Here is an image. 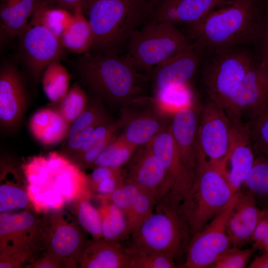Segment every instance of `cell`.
Masks as SVG:
<instances>
[{
	"label": "cell",
	"mask_w": 268,
	"mask_h": 268,
	"mask_svg": "<svg viewBox=\"0 0 268 268\" xmlns=\"http://www.w3.org/2000/svg\"><path fill=\"white\" fill-rule=\"evenodd\" d=\"M21 168L28 196L38 211L61 209L89 189L87 176L58 152L31 157Z\"/></svg>",
	"instance_id": "6da1fadb"
},
{
	"label": "cell",
	"mask_w": 268,
	"mask_h": 268,
	"mask_svg": "<svg viewBox=\"0 0 268 268\" xmlns=\"http://www.w3.org/2000/svg\"><path fill=\"white\" fill-rule=\"evenodd\" d=\"M77 73L93 97L109 105L123 107L142 96L149 80L126 55L89 51L78 61Z\"/></svg>",
	"instance_id": "7a4b0ae2"
},
{
	"label": "cell",
	"mask_w": 268,
	"mask_h": 268,
	"mask_svg": "<svg viewBox=\"0 0 268 268\" xmlns=\"http://www.w3.org/2000/svg\"><path fill=\"white\" fill-rule=\"evenodd\" d=\"M188 27L187 35L198 49L214 53L252 41L259 29L252 0H231Z\"/></svg>",
	"instance_id": "3957f363"
},
{
	"label": "cell",
	"mask_w": 268,
	"mask_h": 268,
	"mask_svg": "<svg viewBox=\"0 0 268 268\" xmlns=\"http://www.w3.org/2000/svg\"><path fill=\"white\" fill-rule=\"evenodd\" d=\"M84 10L93 33L89 51L106 55H119L131 33L149 16L142 0H86Z\"/></svg>",
	"instance_id": "277c9868"
},
{
	"label": "cell",
	"mask_w": 268,
	"mask_h": 268,
	"mask_svg": "<svg viewBox=\"0 0 268 268\" xmlns=\"http://www.w3.org/2000/svg\"><path fill=\"white\" fill-rule=\"evenodd\" d=\"M130 236L131 242L126 248L129 254L159 253L176 261L186 254L191 238L180 206L170 203L167 197L157 203L154 212Z\"/></svg>",
	"instance_id": "5b68a950"
},
{
	"label": "cell",
	"mask_w": 268,
	"mask_h": 268,
	"mask_svg": "<svg viewBox=\"0 0 268 268\" xmlns=\"http://www.w3.org/2000/svg\"><path fill=\"white\" fill-rule=\"evenodd\" d=\"M237 194L233 192L225 177L210 163L199 147L194 183L180 205L191 237L226 208Z\"/></svg>",
	"instance_id": "8992f818"
},
{
	"label": "cell",
	"mask_w": 268,
	"mask_h": 268,
	"mask_svg": "<svg viewBox=\"0 0 268 268\" xmlns=\"http://www.w3.org/2000/svg\"><path fill=\"white\" fill-rule=\"evenodd\" d=\"M86 241L81 228L61 209L45 212L30 236L34 254H48L63 266L75 268Z\"/></svg>",
	"instance_id": "52a82bcc"
},
{
	"label": "cell",
	"mask_w": 268,
	"mask_h": 268,
	"mask_svg": "<svg viewBox=\"0 0 268 268\" xmlns=\"http://www.w3.org/2000/svg\"><path fill=\"white\" fill-rule=\"evenodd\" d=\"M192 44L188 35L176 25L167 22H147L143 28L131 33L126 55L140 71L148 74Z\"/></svg>",
	"instance_id": "ba28073f"
},
{
	"label": "cell",
	"mask_w": 268,
	"mask_h": 268,
	"mask_svg": "<svg viewBox=\"0 0 268 268\" xmlns=\"http://www.w3.org/2000/svg\"><path fill=\"white\" fill-rule=\"evenodd\" d=\"M203 75L209 100L223 106L254 64L250 54L236 47L214 53Z\"/></svg>",
	"instance_id": "9c48e42d"
},
{
	"label": "cell",
	"mask_w": 268,
	"mask_h": 268,
	"mask_svg": "<svg viewBox=\"0 0 268 268\" xmlns=\"http://www.w3.org/2000/svg\"><path fill=\"white\" fill-rule=\"evenodd\" d=\"M167 115L154 98H136L123 107L119 120L121 130L119 135L137 147L146 145L169 126L166 122Z\"/></svg>",
	"instance_id": "30bf717a"
},
{
	"label": "cell",
	"mask_w": 268,
	"mask_h": 268,
	"mask_svg": "<svg viewBox=\"0 0 268 268\" xmlns=\"http://www.w3.org/2000/svg\"><path fill=\"white\" fill-rule=\"evenodd\" d=\"M198 141L208 161L226 178L230 121L224 109L209 99L201 113Z\"/></svg>",
	"instance_id": "8fae6325"
},
{
	"label": "cell",
	"mask_w": 268,
	"mask_h": 268,
	"mask_svg": "<svg viewBox=\"0 0 268 268\" xmlns=\"http://www.w3.org/2000/svg\"><path fill=\"white\" fill-rule=\"evenodd\" d=\"M237 195L226 208L191 237L182 268H209L222 254L232 246L226 226Z\"/></svg>",
	"instance_id": "7c38bea8"
},
{
	"label": "cell",
	"mask_w": 268,
	"mask_h": 268,
	"mask_svg": "<svg viewBox=\"0 0 268 268\" xmlns=\"http://www.w3.org/2000/svg\"><path fill=\"white\" fill-rule=\"evenodd\" d=\"M229 119L250 122L268 109V68L253 64L224 106Z\"/></svg>",
	"instance_id": "4fadbf2b"
},
{
	"label": "cell",
	"mask_w": 268,
	"mask_h": 268,
	"mask_svg": "<svg viewBox=\"0 0 268 268\" xmlns=\"http://www.w3.org/2000/svg\"><path fill=\"white\" fill-rule=\"evenodd\" d=\"M19 36L20 59L35 79H39L50 64L60 61L64 55L60 39L38 22L30 19Z\"/></svg>",
	"instance_id": "5bb4252c"
},
{
	"label": "cell",
	"mask_w": 268,
	"mask_h": 268,
	"mask_svg": "<svg viewBox=\"0 0 268 268\" xmlns=\"http://www.w3.org/2000/svg\"><path fill=\"white\" fill-rule=\"evenodd\" d=\"M162 162L169 181L167 197L172 204L180 206L190 191L196 172L182 161L170 134L169 126L158 133L146 144Z\"/></svg>",
	"instance_id": "9a60e30c"
},
{
	"label": "cell",
	"mask_w": 268,
	"mask_h": 268,
	"mask_svg": "<svg viewBox=\"0 0 268 268\" xmlns=\"http://www.w3.org/2000/svg\"><path fill=\"white\" fill-rule=\"evenodd\" d=\"M127 164L126 180L153 195L158 202L168 197L170 186L166 170L147 145L138 147Z\"/></svg>",
	"instance_id": "2e32d148"
},
{
	"label": "cell",
	"mask_w": 268,
	"mask_h": 268,
	"mask_svg": "<svg viewBox=\"0 0 268 268\" xmlns=\"http://www.w3.org/2000/svg\"><path fill=\"white\" fill-rule=\"evenodd\" d=\"M28 95L24 79L18 68L10 63L0 69V124L2 130H16L27 105Z\"/></svg>",
	"instance_id": "e0dca14e"
},
{
	"label": "cell",
	"mask_w": 268,
	"mask_h": 268,
	"mask_svg": "<svg viewBox=\"0 0 268 268\" xmlns=\"http://www.w3.org/2000/svg\"><path fill=\"white\" fill-rule=\"evenodd\" d=\"M230 121V143L227 163L230 168L226 178L233 192L237 194L242 189L256 157L249 124L239 119Z\"/></svg>",
	"instance_id": "ac0fdd59"
},
{
	"label": "cell",
	"mask_w": 268,
	"mask_h": 268,
	"mask_svg": "<svg viewBox=\"0 0 268 268\" xmlns=\"http://www.w3.org/2000/svg\"><path fill=\"white\" fill-rule=\"evenodd\" d=\"M201 113L196 101L172 115L169 130L184 164L196 172Z\"/></svg>",
	"instance_id": "d6986e66"
},
{
	"label": "cell",
	"mask_w": 268,
	"mask_h": 268,
	"mask_svg": "<svg viewBox=\"0 0 268 268\" xmlns=\"http://www.w3.org/2000/svg\"><path fill=\"white\" fill-rule=\"evenodd\" d=\"M200 52L192 43L186 50L153 68L148 74L155 92L189 83L199 64Z\"/></svg>",
	"instance_id": "ffe728a7"
},
{
	"label": "cell",
	"mask_w": 268,
	"mask_h": 268,
	"mask_svg": "<svg viewBox=\"0 0 268 268\" xmlns=\"http://www.w3.org/2000/svg\"><path fill=\"white\" fill-rule=\"evenodd\" d=\"M231 0H160L153 7L147 22H167L175 25H192L214 8Z\"/></svg>",
	"instance_id": "44dd1931"
},
{
	"label": "cell",
	"mask_w": 268,
	"mask_h": 268,
	"mask_svg": "<svg viewBox=\"0 0 268 268\" xmlns=\"http://www.w3.org/2000/svg\"><path fill=\"white\" fill-rule=\"evenodd\" d=\"M262 214L254 196L242 189L238 192L227 222L226 230L231 245L241 248L249 242Z\"/></svg>",
	"instance_id": "7402d4cb"
},
{
	"label": "cell",
	"mask_w": 268,
	"mask_h": 268,
	"mask_svg": "<svg viewBox=\"0 0 268 268\" xmlns=\"http://www.w3.org/2000/svg\"><path fill=\"white\" fill-rule=\"evenodd\" d=\"M131 260L120 242L92 238L86 242L77 264L82 268H130Z\"/></svg>",
	"instance_id": "603a6c76"
},
{
	"label": "cell",
	"mask_w": 268,
	"mask_h": 268,
	"mask_svg": "<svg viewBox=\"0 0 268 268\" xmlns=\"http://www.w3.org/2000/svg\"><path fill=\"white\" fill-rule=\"evenodd\" d=\"M103 102L93 97L85 111L74 121L64 140L61 153L69 158L89 137L95 128L109 118Z\"/></svg>",
	"instance_id": "cb8c5ba5"
},
{
	"label": "cell",
	"mask_w": 268,
	"mask_h": 268,
	"mask_svg": "<svg viewBox=\"0 0 268 268\" xmlns=\"http://www.w3.org/2000/svg\"><path fill=\"white\" fill-rule=\"evenodd\" d=\"M22 171L20 173L6 161L1 164L0 212L27 209L33 205L26 187L22 184L25 179Z\"/></svg>",
	"instance_id": "d4e9b609"
},
{
	"label": "cell",
	"mask_w": 268,
	"mask_h": 268,
	"mask_svg": "<svg viewBox=\"0 0 268 268\" xmlns=\"http://www.w3.org/2000/svg\"><path fill=\"white\" fill-rule=\"evenodd\" d=\"M28 126L34 138L45 146L64 141L69 129L59 112L51 108L36 111L30 119Z\"/></svg>",
	"instance_id": "484cf974"
},
{
	"label": "cell",
	"mask_w": 268,
	"mask_h": 268,
	"mask_svg": "<svg viewBox=\"0 0 268 268\" xmlns=\"http://www.w3.org/2000/svg\"><path fill=\"white\" fill-rule=\"evenodd\" d=\"M39 219L27 210L0 212V249L9 245H29Z\"/></svg>",
	"instance_id": "4316f807"
},
{
	"label": "cell",
	"mask_w": 268,
	"mask_h": 268,
	"mask_svg": "<svg viewBox=\"0 0 268 268\" xmlns=\"http://www.w3.org/2000/svg\"><path fill=\"white\" fill-rule=\"evenodd\" d=\"M40 0H1L0 7L1 38L19 36L29 22Z\"/></svg>",
	"instance_id": "83f0119b"
},
{
	"label": "cell",
	"mask_w": 268,
	"mask_h": 268,
	"mask_svg": "<svg viewBox=\"0 0 268 268\" xmlns=\"http://www.w3.org/2000/svg\"><path fill=\"white\" fill-rule=\"evenodd\" d=\"M83 10L82 6L74 9L70 22L60 38L65 49L78 54L89 52L93 40L92 31Z\"/></svg>",
	"instance_id": "f1b7e54d"
},
{
	"label": "cell",
	"mask_w": 268,
	"mask_h": 268,
	"mask_svg": "<svg viewBox=\"0 0 268 268\" xmlns=\"http://www.w3.org/2000/svg\"><path fill=\"white\" fill-rule=\"evenodd\" d=\"M99 198L101 204L98 208L101 217L103 238L119 242L128 238L130 234L125 212L105 197Z\"/></svg>",
	"instance_id": "f546056e"
},
{
	"label": "cell",
	"mask_w": 268,
	"mask_h": 268,
	"mask_svg": "<svg viewBox=\"0 0 268 268\" xmlns=\"http://www.w3.org/2000/svg\"><path fill=\"white\" fill-rule=\"evenodd\" d=\"M71 76L60 61L50 64L42 75L43 90L53 105L56 106L69 89Z\"/></svg>",
	"instance_id": "4dcf8cb0"
},
{
	"label": "cell",
	"mask_w": 268,
	"mask_h": 268,
	"mask_svg": "<svg viewBox=\"0 0 268 268\" xmlns=\"http://www.w3.org/2000/svg\"><path fill=\"white\" fill-rule=\"evenodd\" d=\"M72 15L68 10L40 0L31 20L42 24L60 39L69 24Z\"/></svg>",
	"instance_id": "1f68e13d"
},
{
	"label": "cell",
	"mask_w": 268,
	"mask_h": 268,
	"mask_svg": "<svg viewBox=\"0 0 268 268\" xmlns=\"http://www.w3.org/2000/svg\"><path fill=\"white\" fill-rule=\"evenodd\" d=\"M252 194L261 209H268V160L259 154L243 186Z\"/></svg>",
	"instance_id": "d6a6232c"
},
{
	"label": "cell",
	"mask_w": 268,
	"mask_h": 268,
	"mask_svg": "<svg viewBox=\"0 0 268 268\" xmlns=\"http://www.w3.org/2000/svg\"><path fill=\"white\" fill-rule=\"evenodd\" d=\"M137 148L118 134L99 155L91 168L101 166L122 168L130 161Z\"/></svg>",
	"instance_id": "836d02e7"
},
{
	"label": "cell",
	"mask_w": 268,
	"mask_h": 268,
	"mask_svg": "<svg viewBox=\"0 0 268 268\" xmlns=\"http://www.w3.org/2000/svg\"><path fill=\"white\" fill-rule=\"evenodd\" d=\"M88 190L73 201L75 202V213L82 229L90 235L92 238L100 239L103 238L101 214L98 208L90 202Z\"/></svg>",
	"instance_id": "e575fe53"
},
{
	"label": "cell",
	"mask_w": 268,
	"mask_h": 268,
	"mask_svg": "<svg viewBox=\"0 0 268 268\" xmlns=\"http://www.w3.org/2000/svg\"><path fill=\"white\" fill-rule=\"evenodd\" d=\"M89 101L87 96L78 83H75L57 105L56 109L70 127L86 109Z\"/></svg>",
	"instance_id": "d590c367"
},
{
	"label": "cell",
	"mask_w": 268,
	"mask_h": 268,
	"mask_svg": "<svg viewBox=\"0 0 268 268\" xmlns=\"http://www.w3.org/2000/svg\"><path fill=\"white\" fill-rule=\"evenodd\" d=\"M154 98L164 112L172 115L195 101L189 83L167 90L156 92Z\"/></svg>",
	"instance_id": "8d00e7d4"
},
{
	"label": "cell",
	"mask_w": 268,
	"mask_h": 268,
	"mask_svg": "<svg viewBox=\"0 0 268 268\" xmlns=\"http://www.w3.org/2000/svg\"><path fill=\"white\" fill-rule=\"evenodd\" d=\"M158 201L152 194L141 191L126 212L130 235L154 211Z\"/></svg>",
	"instance_id": "74e56055"
},
{
	"label": "cell",
	"mask_w": 268,
	"mask_h": 268,
	"mask_svg": "<svg viewBox=\"0 0 268 268\" xmlns=\"http://www.w3.org/2000/svg\"><path fill=\"white\" fill-rule=\"evenodd\" d=\"M34 259L29 245L7 246L0 249V268H19Z\"/></svg>",
	"instance_id": "f35d334b"
},
{
	"label": "cell",
	"mask_w": 268,
	"mask_h": 268,
	"mask_svg": "<svg viewBox=\"0 0 268 268\" xmlns=\"http://www.w3.org/2000/svg\"><path fill=\"white\" fill-rule=\"evenodd\" d=\"M256 250L253 246L246 249L231 246L222 254L209 268H245Z\"/></svg>",
	"instance_id": "ab89813d"
},
{
	"label": "cell",
	"mask_w": 268,
	"mask_h": 268,
	"mask_svg": "<svg viewBox=\"0 0 268 268\" xmlns=\"http://www.w3.org/2000/svg\"><path fill=\"white\" fill-rule=\"evenodd\" d=\"M249 124L254 149L268 160V109Z\"/></svg>",
	"instance_id": "60d3db41"
},
{
	"label": "cell",
	"mask_w": 268,
	"mask_h": 268,
	"mask_svg": "<svg viewBox=\"0 0 268 268\" xmlns=\"http://www.w3.org/2000/svg\"><path fill=\"white\" fill-rule=\"evenodd\" d=\"M120 129L119 120L115 121L109 118L98 125L81 147L69 159L70 161L100 142L108 136L118 134Z\"/></svg>",
	"instance_id": "b9f144b4"
},
{
	"label": "cell",
	"mask_w": 268,
	"mask_h": 268,
	"mask_svg": "<svg viewBox=\"0 0 268 268\" xmlns=\"http://www.w3.org/2000/svg\"><path fill=\"white\" fill-rule=\"evenodd\" d=\"M130 255L131 260L130 268H175L178 267L175 259L166 254L149 253Z\"/></svg>",
	"instance_id": "7bdbcfd3"
},
{
	"label": "cell",
	"mask_w": 268,
	"mask_h": 268,
	"mask_svg": "<svg viewBox=\"0 0 268 268\" xmlns=\"http://www.w3.org/2000/svg\"><path fill=\"white\" fill-rule=\"evenodd\" d=\"M141 191L137 185L124 179L110 195L104 197L121 209L126 214L132 202Z\"/></svg>",
	"instance_id": "ee69618b"
},
{
	"label": "cell",
	"mask_w": 268,
	"mask_h": 268,
	"mask_svg": "<svg viewBox=\"0 0 268 268\" xmlns=\"http://www.w3.org/2000/svg\"><path fill=\"white\" fill-rule=\"evenodd\" d=\"M115 134L110 135L82 154L71 161L80 169L91 168L102 152L118 135Z\"/></svg>",
	"instance_id": "f6af8a7d"
},
{
	"label": "cell",
	"mask_w": 268,
	"mask_h": 268,
	"mask_svg": "<svg viewBox=\"0 0 268 268\" xmlns=\"http://www.w3.org/2000/svg\"><path fill=\"white\" fill-rule=\"evenodd\" d=\"M124 170L122 168L110 167H97L93 169V171L87 176L88 188L94 190L103 180L115 175L122 174Z\"/></svg>",
	"instance_id": "bcb514c9"
},
{
	"label": "cell",
	"mask_w": 268,
	"mask_h": 268,
	"mask_svg": "<svg viewBox=\"0 0 268 268\" xmlns=\"http://www.w3.org/2000/svg\"><path fill=\"white\" fill-rule=\"evenodd\" d=\"M268 236V209H262V214L254 230L252 242L256 250H263Z\"/></svg>",
	"instance_id": "7dc6e473"
},
{
	"label": "cell",
	"mask_w": 268,
	"mask_h": 268,
	"mask_svg": "<svg viewBox=\"0 0 268 268\" xmlns=\"http://www.w3.org/2000/svg\"><path fill=\"white\" fill-rule=\"evenodd\" d=\"M124 179L125 171L122 174L103 180L94 190L98 194V196L107 197L120 185Z\"/></svg>",
	"instance_id": "c3c4849f"
},
{
	"label": "cell",
	"mask_w": 268,
	"mask_h": 268,
	"mask_svg": "<svg viewBox=\"0 0 268 268\" xmlns=\"http://www.w3.org/2000/svg\"><path fill=\"white\" fill-rule=\"evenodd\" d=\"M63 267L62 264L48 254L40 256L33 260L30 264L25 266L28 268H59Z\"/></svg>",
	"instance_id": "681fc988"
},
{
	"label": "cell",
	"mask_w": 268,
	"mask_h": 268,
	"mask_svg": "<svg viewBox=\"0 0 268 268\" xmlns=\"http://www.w3.org/2000/svg\"><path fill=\"white\" fill-rule=\"evenodd\" d=\"M86 0H45L53 6L59 7L67 10L71 9L72 11L78 6L84 8Z\"/></svg>",
	"instance_id": "f907efd6"
},
{
	"label": "cell",
	"mask_w": 268,
	"mask_h": 268,
	"mask_svg": "<svg viewBox=\"0 0 268 268\" xmlns=\"http://www.w3.org/2000/svg\"><path fill=\"white\" fill-rule=\"evenodd\" d=\"M249 268H268V252L257 256L250 264Z\"/></svg>",
	"instance_id": "816d5d0a"
},
{
	"label": "cell",
	"mask_w": 268,
	"mask_h": 268,
	"mask_svg": "<svg viewBox=\"0 0 268 268\" xmlns=\"http://www.w3.org/2000/svg\"><path fill=\"white\" fill-rule=\"evenodd\" d=\"M259 64L268 68V28L264 36L261 60Z\"/></svg>",
	"instance_id": "f5cc1de1"
},
{
	"label": "cell",
	"mask_w": 268,
	"mask_h": 268,
	"mask_svg": "<svg viewBox=\"0 0 268 268\" xmlns=\"http://www.w3.org/2000/svg\"><path fill=\"white\" fill-rule=\"evenodd\" d=\"M142 0L147 5L150 13H151L153 7L160 0Z\"/></svg>",
	"instance_id": "db71d44e"
},
{
	"label": "cell",
	"mask_w": 268,
	"mask_h": 268,
	"mask_svg": "<svg viewBox=\"0 0 268 268\" xmlns=\"http://www.w3.org/2000/svg\"><path fill=\"white\" fill-rule=\"evenodd\" d=\"M263 250L265 252H268V236L264 244Z\"/></svg>",
	"instance_id": "11a10c76"
}]
</instances>
